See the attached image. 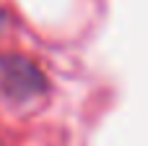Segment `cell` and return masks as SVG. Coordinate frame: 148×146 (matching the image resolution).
I'll return each mask as SVG.
<instances>
[{
	"label": "cell",
	"mask_w": 148,
	"mask_h": 146,
	"mask_svg": "<svg viewBox=\"0 0 148 146\" xmlns=\"http://www.w3.org/2000/svg\"><path fill=\"white\" fill-rule=\"evenodd\" d=\"M0 89L13 102H29L42 94L44 73L21 55H3L0 57Z\"/></svg>",
	"instance_id": "obj_1"
}]
</instances>
